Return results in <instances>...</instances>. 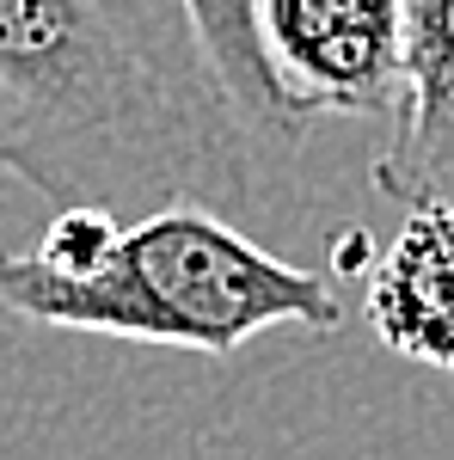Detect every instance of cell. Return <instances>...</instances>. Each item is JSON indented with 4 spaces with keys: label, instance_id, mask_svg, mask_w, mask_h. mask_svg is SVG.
<instances>
[{
    "label": "cell",
    "instance_id": "obj_1",
    "mask_svg": "<svg viewBox=\"0 0 454 460\" xmlns=\"http://www.w3.org/2000/svg\"><path fill=\"white\" fill-rule=\"evenodd\" d=\"M245 142L178 0H0V172L49 203H227Z\"/></svg>",
    "mask_w": 454,
    "mask_h": 460
},
{
    "label": "cell",
    "instance_id": "obj_4",
    "mask_svg": "<svg viewBox=\"0 0 454 460\" xmlns=\"http://www.w3.org/2000/svg\"><path fill=\"white\" fill-rule=\"evenodd\" d=\"M375 184L399 209H454V0H412V74Z\"/></svg>",
    "mask_w": 454,
    "mask_h": 460
},
{
    "label": "cell",
    "instance_id": "obj_5",
    "mask_svg": "<svg viewBox=\"0 0 454 460\" xmlns=\"http://www.w3.org/2000/svg\"><path fill=\"white\" fill-rule=\"evenodd\" d=\"M369 325L387 350L454 375V209H412L369 270Z\"/></svg>",
    "mask_w": 454,
    "mask_h": 460
},
{
    "label": "cell",
    "instance_id": "obj_3",
    "mask_svg": "<svg viewBox=\"0 0 454 460\" xmlns=\"http://www.w3.org/2000/svg\"><path fill=\"white\" fill-rule=\"evenodd\" d=\"M258 43L307 129L319 117H393L412 74V0H258Z\"/></svg>",
    "mask_w": 454,
    "mask_h": 460
},
{
    "label": "cell",
    "instance_id": "obj_6",
    "mask_svg": "<svg viewBox=\"0 0 454 460\" xmlns=\"http://www.w3.org/2000/svg\"><path fill=\"white\" fill-rule=\"evenodd\" d=\"M178 6L191 19V37L209 62L215 86L227 93V105L252 129V142H301L307 123L282 105L264 43H258V0H178Z\"/></svg>",
    "mask_w": 454,
    "mask_h": 460
},
{
    "label": "cell",
    "instance_id": "obj_2",
    "mask_svg": "<svg viewBox=\"0 0 454 460\" xmlns=\"http://www.w3.org/2000/svg\"><path fill=\"white\" fill-rule=\"evenodd\" d=\"M0 307L31 325L234 356L271 325L338 332L344 301L325 270L289 264L209 203H166L123 221L86 277H56L31 252L0 258Z\"/></svg>",
    "mask_w": 454,
    "mask_h": 460
},
{
    "label": "cell",
    "instance_id": "obj_7",
    "mask_svg": "<svg viewBox=\"0 0 454 460\" xmlns=\"http://www.w3.org/2000/svg\"><path fill=\"white\" fill-rule=\"evenodd\" d=\"M117 234H123V215L111 209H62L49 221V234H43V246L31 252L43 270H56V277H86L111 246H117Z\"/></svg>",
    "mask_w": 454,
    "mask_h": 460
}]
</instances>
